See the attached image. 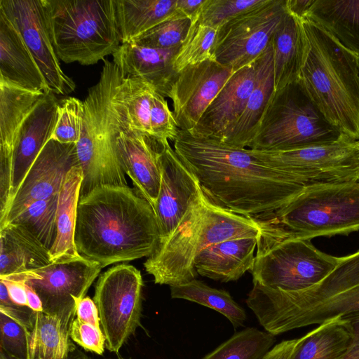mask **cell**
I'll list each match as a JSON object with an SVG mask.
<instances>
[{"instance_id": "8d00e7d4", "label": "cell", "mask_w": 359, "mask_h": 359, "mask_svg": "<svg viewBox=\"0 0 359 359\" xmlns=\"http://www.w3.org/2000/svg\"><path fill=\"white\" fill-rule=\"evenodd\" d=\"M217 29L201 24L198 16L191 20L187 35L173 59L177 72L212 59V50Z\"/></svg>"}, {"instance_id": "2e32d148", "label": "cell", "mask_w": 359, "mask_h": 359, "mask_svg": "<svg viewBox=\"0 0 359 359\" xmlns=\"http://www.w3.org/2000/svg\"><path fill=\"white\" fill-rule=\"evenodd\" d=\"M235 71L210 59L178 74L168 94L180 130L191 132Z\"/></svg>"}, {"instance_id": "b9f144b4", "label": "cell", "mask_w": 359, "mask_h": 359, "mask_svg": "<svg viewBox=\"0 0 359 359\" xmlns=\"http://www.w3.org/2000/svg\"><path fill=\"white\" fill-rule=\"evenodd\" d=\"M150 126L152 137L158 141L174 142L180 130L165 97L155 91L151 99Z\"/></svg>"}, {"instance_id": "60d3db41", "label": "cell", "mask_w": 359, "mask_h": 359, "mask_svg": "<svg viewBox=\"0 0 359 359\" xmlns=\"http://www.w3.org/2000/svg\"><path fill=\"white\" fill-rule=\"evenodd\" d=\"M264 1V0H205L198 18L204 25L218 28L230 19Z\"/></svg>"}, {"instance_id": "d6986e66", "label": "cell", "mask_w": 359, "mask_h": 359, "mask_svg": "<svg viewBox=\"0 0 359 359\" xmlns=\"http://www.w3.org/2000/svg\"><path fill=\"white\" fill-rule=\"evenodd\" d=\"M44 94L0 82V220L11 202L13 156L20 128Z\"/></svg>"}, {"instance_id": "603a6c76", "label": "cell", "mask_w": 359, "mask_h": 359, "mask_svg": "<svg viewBox=\"0 0 359 359\" xmlns=\"http://www.w3.org/2000/svg\"><path fill=\"white\" fill-rule=\"evenodd\" d=\"M58 102L55 94L45 93L20 128L13 156L11 202L33 163L50 140L57 121Z\"/></svg>"}, {"instance_id": "3957f363", "label": "cell", "mask_w": 359, "mask_h": 359, "mask_svg": "<svg viewBox=\"0 0 359 359\" xmlns=\"http://www.w3.org/2000/svg\"><path fill=\"white\" fill-rule=\"evenodd\" d=\"M245 302L274 336L359 312V250L341 257L323 280L306 290L284 291L253 283Z\"/></svg>"}, {"instance_id": "ee69618b", "label": "cell", "mask_w": 359, "mask_h": 359, "mask_svg": "<svg viewBox=\"0 0 359 359\" xmlns=\"http://www.w3.org/2000/svg\"><path fill=\"white\" fill-rule=\"evenodd\" d=\"M70 337L86 351L98 355L104 353L106 337L100 327L74 318L70 325Z\"/></svg>"}, {"instance_id": "277c9868", "label": "cell", "mask_w": 359, "mask_h": 359, "mask_svg": "<svg viewBox=\"0 0 359 359\" xmlns=\"http://www.w3.org/2000/svg\"><path fill=\"white\" fill-rule=\"evenodd\" d=\"M299 80L325 118L359 140V75L357 57L307 19Z\"/></svg>"}, {"instance_id": "7402d4cb", "label": "cell", "mask_w": 359, "mask_h": 359, "mask_svg": "<svg viewBox=\"0 0 359 359\" xmlns=\"http://www.w3.org/2000/svg\"><path fill=\"white\" fill-rule=\"evenodd\" d=\"M180 47L154 48L121 43L112 55V62L123 77L141 81L157 93L168 97L178 74L172 62Z\"/></svg>"}, {"instance_id": "30bf717a", "label": "cell", "mask_w": 359, "mask_h": 359, "mask_svg": "<svg viewBox=\"0 0 359 359\" xmlns=\"http://www.w3.org/2000/svg\"><path fill=\"white\" fill-rule=\"evenodd\" d=\"M252 282L284 291L309 288L323 280L341 257L318 250L309 239L283 236L260 226Z\"/></svg>"}, {"instance_id": "ba28073f", "label": "cell", "mask_w": 359, "mask_h": 359, "mask_svg": "<svg viewBox=\"0 0 359 359\" xmlns=\"http://www.w3.org/2000/svg\"><path fill=\"white\" fill-rule=\"evenodd\" d=\"M255 219L287 238L347 235L359 230V182L306 187L286 205Z\"/></svg>"}, {"instance_id": "8992f818", "label": "cell", "mask_w": 359, "mask_h": 359, "mask_svg": "<svg viewBox=\"0 0 359 359\" xmlns=\"http://www.w3.org/2000/svg\"><path fill=\"white\" fill-rule=\"evenodd\" d=\"M121 79L114 63L104 60L98 82L83 101L82 130L76 144L83 172L80 196L101 185H128L116 149L120 132L131 128L120 92Z\"/></svg>"}, {"instance_id": "bcb514c9", "label": "cell", "mask_w": 359, "mask_h": 359, "mask_svg": "<svg viewBox=\"0 0 359 359\" xmlns=\"http://www.w3.org/2000/svg\"><path fill=\"white\" fill-rule=\"evenodd\" d=\"M7 287L12 302L20 306L28 307L25 284L26 281L16 279H0Z\"/></svg>"}, {"instance_id": "db71d44e", "label": "cell", "mask_w": 359, "mask_h": 359, "mask_svg": "<svg viewBox=\"0 0 359 359\" xmlns=\"http://www.w3.org/2000/svg\"><path fill=\"white\" fill-rule=\"evenodd\" d=\"M0 359H8V358H7V356L3 352H1ZM70 359H85V358L83 357L81 358V357L78 356V355L74 356V354H73V355L71 357Z\"/></svg>"}, {"instance_id": "7dc6e473", "label": "cell", "mask_w": 359, "mask_h": 359, "mask_svg": "<svg viewBox=\"0 0 359 359\" xmlns=\"http://www.w3.org/2000/svg\"><path fill=\"white\" fill-rule=\"evenodd\" d=\"M300 338L284 340L276 344L262 359H290Z\"/></svg>"}, {"instance_id": "d6a6232c", "label": "cell", "mask_w": 359, "mask_h": 359, "mask_svg": "<svg viewBox=\"0 0 359 359\" xmlns=\"http://www.w3.org/2000/svg\"><path fill=\"white\" fill-rule=\"evenodd\" d=\"M352 337V327L346 318L334 319L300 337L290 359H342Z\"/></svg>"}, {"instance_id": "f546056e", "label": "cell", "mask_w": 359, "mask_h": 359, "mask_svg": "<svg viewBox=\"0 0 359 359\" xmlns=\"http://www.w3.org/2000/svg\"><path fill=\"white\" fill-rule=\"evenodd\" d=\"M82 181L81 168L76 165L67 174L59 192L56 237L50 249L51 262L81 257L76 248L74 236Z\"/></svg>"}, {"instance_id": "d4e9b609", "label": "cell", "mask_w": 359, "mask_h": 359, "mask_svg": "<svg viewBox=\"0 0 359 359\" xmlns=\"http://www.w3.org/2000/svg\"><path fill=\"white\" fill-rule=\"evenodd\" d=\"M257 238L230 239L201 251L194 261L197 273L226 283L241 278L255 263Z\"/></svg>"}, {"instance_id": "7a4b0ae2", "label": "cell", "mask_w": 359, "mask_h": 359, "mask_svg": "<svg viewBox=\"0 0 359 359\" xmlns=\"http://www.w3.org/2000/svg\"><path fill=\"white\" fill-rule=\"evenodd\" d=\"M74 242L78 253L99 264L150 257L159 242L152 205L128 185H101L80 196Z\"/></svg>"}, {"instance_id": "7bdbcfd3", "label": "cell", "mask_w": 359, "mask_h": 359, "mask_svg": "<svg viewBox=\"0 0 359 359\" xmlns=\"http://www.w3.org/2000/svg\"><path fill=\"white\" fill-rule=\"evenodd\" d=\"M1 351L13 359H27V338L25 328L0 313Z\"/></svg>"}, {"instance_id": "cb8c5ba5", "label": "cell", "mask_w": 359, "mask_h": 359, "mask_svg": "<svg viewBox=\"0 0 359 359\" xmlns=\"http://www.w3.org/2000/svg\"><path fill=\"white\" fill-rule=\"evenodd\" d=\"M0 82L33 92H51L20 32L1 11Z\"/></svg>"}, {"instance_id": "5b68a950", "label": "cell", "mask_w": 359, "mask_h": 359, "mask_svg": "<svg viewBox=\"0 0 359 359\" xmlns=\"http://www.w3.org/2000/svg\"><path fill=\"white\" fill-rule=\"evenodd\" d=\"M260 233L255 219L214 204L202 191L175 233L157 246L144 266L156 284H184L196 278L194 261L201 251L230 239L257 238Z\"/></svg>"}, {"instance_id": "e0dca14e", "label": "cell", "mask_w": 359, "mask_h": 359, "mask_svg": "<svg viewBox=\"0 0 359 359\" xmlns=\"http://www.w3.org/2000/svg\"><path fill=\"white\" fill-rule=\"evenodd\" d=\"M159 142L161 182L154 207L159 230L158 245L175 233L191 203L202 192L198 180L170 147L169 141Z\"/></svg>"}, {"instance_id": "836d02e7", "label": "cell", "mask_w": 359, "mask_h": 359, "mask_svg": "<svg viewBox=\"0 0 359 359\" xmlns=\"http://www.w3.org/2000/svg\"><path fill=\"white\" fill-rule=\"evenodd\" d=\"M172 299H182L213 309L224 316L236 329L247 319L245 311L229 292L211 287L196 278L181 285L170 286Z\"/></svg>"}, {"instance_id": "5bb4252c", "label": "cell", "mask_w": 359, "mask_h": 359, "mask_svg": "<svg viewBox=\"0 0 359 359\" xmlns=\"http://www.w3.org/2000/svg\"><path fill=\"white\" fill-rule=\"evenodd\" d=\"M0 11L20 32L49 90L55 95L73 92L76 85L60 67L43 0H0Z\"/></svg>"}, {"instance_id": "4fadbf2b", "label": "cell", "mask_w": 359, "mask_h": 359, "mask_svg": "<svg viewBox=\"0 0 359 359\" xmlns=\"http://www.w3.org/2000/svg\"><path fill=\"white\" fill-rule=\"evenodd\" d=\"M286 0H264L217 29L212 59L235 72L253 63L266 49L287 12Z\"/></svg>"}, {"instance_id": "4316f807", "label": "cell", "mask_w": 359, "mask_h": 359, "mask_svg": "<svg viewBox=\"0 0 359 359\" xmlns=\"http://www.w3.org/2000/svg\"><path fill=\"white\" fill-rule=\"evenodd\" d=\"M0 278L25 273L51 263L50 251L21 226L0 228Z\"/></svg>"}, {"instance_id": "8fae6325", "label": "cell", "mask_w": 359, "mask_h": 359, "mask_svg": "<svg viewBox=\"0 0 359 359\" xmlns=\"http://www.w3.org/2000/svg\"><path fill=\"white\" fill-rule=\"evenodd\" d=\"M250 150L264 163L305 188L359 182V140L349 136L280 150Z\"/></svg>"}, {"instance_id": "44dd1931", "label": "cell", "mask_w": 359, "mask_h": 359, "mask_svg": "<svg viewBox=\"0 0 359 359\" xmlns=\"http://www.w3.org/2000/svg\"><path fill=\"white\" fill-rule=\"evenodd\" d=\"M121 167L136 189L155 206L161 182L160 142L131 128L121 130L116 138Z\"/></svg>"}, {"instance_id": "f6af8a7d", "label": "cell", "mask_w": 359, "mask_h": 359, "mask_svg": "<svg viewBox=\"0 0 359 359\" xmlns=\"http://www.w3.org/2000/svg\"><path fill=\"white\" fill-rule=\"evenodd\" d=\"M76 316L80 320L100 327L99 312L93 299L85 297L81 299L76 306Z\"/></svg>"}, {"instance_id": "7c38bea8", "label": "cell", "mask_w": 359, "mask_h": 359, "mask_svg": "<svg viewBox=\"0 0 359 359\" xmlns=\"http://www.w3.org/2000/svg\"><path fill=\"white\" fill-rule=\"evenodd\" d=\"M143 280L133 265L120 264L98 278L93 297L107 348L118 353L140 325Z\"/></svg>"}, {"instance_id": "1f68e13d", "label": "cell", "mask_w": 359, "mask_h": 359, "mask_svg": "<svg viewBox=\"0 0 359 359\" xmlns=\"http://www.w3.org/2000/svg\"><path fill=\"white\" fill-rule=\"evenodd\" d=\"M114 1L121 43L132 42L168 19L184 15L177 8V0Z\"/></svg>"}, {"instance_id": "6da1fadb", "label": "cell", "mask_w": 359, "mask_h": 359, "mask_svg": "<svg viewBox=\"0 0 359 359\" xmlns=\"http://www.w3.org/2000/svg\"><path fill=\"white\" fill-rule=\"evenodd\" d=\"M174 150L214 204L258 219L286 205L305 187L264 163L250 149L180 130Z\"/></svg>"}, {"instance_id": "52a82bcc", "label": "cell", "mask_w": 359, "mask_h": 359, "mask_svg": "<svg viewBox=\"0 0 359 359\" xmlns=\"http://www.w3.org/2000/svg\"><path fill=\"white\" fill-rule=\"evenodd\" d=\"M53 45L65 63L90 65L121 44L114 0H43Z\"/></svg>"}, {"instance_id": "816d5d0a", "label": "cell", "mask_w": 359, "mask_h": 359, "mask_svg": "<svg viewBox=\"0 0 359 359\" xmlns=\"http://www.w3.org/2000/svg\"><path fill=\"white\" fill-rule=\"evenodd\" d=\"M28 307L34 311H43V304L41 298L28 283L25 284Z\"/></svg>"}, {"instance_id": "e575fe53", "label": "cell", "mask_w": 359, "mask_h": 359, "mask_svg": "<svg viewBox=\"0 0 359 359\" xmlns=\"http://www.w3.org/2000/svg\"><path fill=\"white\" fill-rule=\"evenodd\" d=\"M276 336L256 327L236 332L202 359H262L273 346Z\"/></svg>"}, {"instance_id": "ab89813d", "label": "cell", "mask_w": 359, "mask_h": 359, "mask_svg": "<svg viewBox=\"0 0 359 359\" xmlns=\"http://www.w3.org/2000/svg\"><path fill=\"white\" fill-rule=\"evenodd\" d=\"M83 115V101L74 97L60 100L57 121L50 140L62 144H76L81 133Z\"/></svg>"}, {"instance_id": "74e56055", "label": "cell", "mask_w": 359, "mask_h": 359, "mask_svg": "<svg viewBox=\"0 0 359 359\" xmlns=\"http://www.w3.org/2000/svg\"><path fill=\"white\" fill-rule=\"evenodd\" d=\"M120 92L131 128L152 137L150 114L154 90L141 81L122 76Z\"/></svg>"}, {"instance_id": "c3c4849f", "label": "cell", "mask_w": 359, "mask_h": 359, "mask_svg": "<svg viewBox=\"0 0 359 359\" xmlns=\"http://www.w3.org/2000/svg\"><path fill=\"white\" fill-rule=\"evenodd\" d=\"M343 317L349 320L352 327L353 337L342 359H359V312Z\"/></svg>"}, {"instance_id": "9c48e42d", "label": "cell", "mask_w": 359, "mask_h": 359, "mask_svg": "<svg viewBox=\"0 0 359 359\" xmlns=\"http://www.w3.org/2000/svg\"><path fill=\"white\" fill-rule=\"evenodd\" d=\"M346 136L325 118L298 79L273 93L248 149L280 150L332 142Z\"/></svg>"}, {"instance_id": "484cf974", "label": "cell", "mask_w": 359, "mask_h": 359, "mask_svg": "<svg viewBox=\"0 0 359 359\" xmlns=\"http://www.w3.org/2000/svg\"><path fill=\"white\" fill-rule=\"evenodd\" d=\"M75 316V313L32 311L25 329L27 359H70L76 349L70 337V325Z\"/></svg>"}, {"instance_id": "f907efd6", "label": "cell", "mask_w": 359, "mask_h": 359, "mask_svg": "<svg viewBox=\"0 0 359 359\" xmlns=\"http://www.w3.org/2000/svg\"><path fill=\"white\" fill-rule=\"evenodd\" d=\"M205 0H177V8L184 16L192 20L200 13Z\"/></svg>"}, {"instance_id": "681fc988", "label": "cell", "mask_w": 359, "mask_h": 359, "mask_svg": "<svg viewBox=\"0 0 359 359\" xmlns=\"http://www.w3.org/2000/svg\"><path fill=\"white\" fill-rule=\"evenodd\" d=\"M315 0H286L287 11L299 20L306 18Z\"/></svg>"}, {"instance_id": "f1b7e54d", "label": "cell", "mask_w": 359, "mask_h": 359, "mask_svg": "<svg viewBox=\"0 0 359 359\" xmlns=\"http://www.w3.org/2000/svg\"><path fill=\"white\" fill-rule=\"evenodd\" d=\"M271 43L276 92L299 79L305 48L301 20L287 11L276 29Z\"/></svg>"}, {"instance_id": "ac0fdd59", "label": "cell", "mask_w": 359, "mask_h": 359, "mask_svg": "<svg viewBox=\"0 0 359 359\" xmlns=\"http://www.w3.org/2000/svg\"><path fill=\"white\" fill-rule=\"evenodd\" d=\"M76 165H80L76 144L48 140L14 195L0 228L34 202L58 194L67 174Z\"/></svg>"}, {"instance_id": "4dcf8cb0", "label": "cell", "mask_w": 359, "mask_h": 359, "mask_svg": "<svg viewBox=\"0 0 359 359\" xmlns=\"http://www.w3.org/2000/svg\"><path fill=\"white\" fill-rule=\"evenodd\" d=\"M274 93L273 51L270 43L256 60L254 88L228 144L248 147L261 116Z\"/></svg>"}, {"instance_id": "ffe728a7", "label": "cell", "mask_w": 359, "mask_h": 359, "mask_svg": "<svg viewBox=\"0 0 359 359\" xmlns=\"http://www.w3.org/2000/svg\"><path fill=\"white\" fill-rule=\"evenodd\" d=\"M255 75L256 60L235 72L189 133L229 143L254 88Z\"/></svg>"}, {"instance_id": "11a10c76", "label": "cell", "mask_w": 359, "mask_h": 359, "mask_svg": "<svg viewBox=\"0 0 359 359\" xmlns=\"http://www.w3.org/2000/svg\"><path fill=\"white\" fill-rule=\"evenodd\" d=\"M357 63H358V75H359V57H357Z\"/></svg>"}, {"instance_id": "d590c367", "label": "cell", "mask_w": 359, "mask_h": 359, "mask_svg": "<svg viewBox=\"0 0 359 359\" xmlns=\"http://www.w3.org/2000/svg\"><path fill=\"white\" fill-rule=\"evenodd\" d=\"M58 194L34 202L8 222L29 231L49 251L56 237Z\"/></svg>"}, {"instance_id": "f35d334b", "label": "cell", "mask_w": 359, "mask_h": 359, "mask_svg": "<svg viewBox=\"0 0 359 359\" xmlns=\"http://www.w3.org/2000/svg\"><path fill=\"white\" fill-rule=\"evenodd\" d=\"M191 23V20L187 17L177 15L158 24L130 43L154 48L180 47L187 35Z\"/></svg>"}, {"instance_id": "9a60e30c", "label": "cell", "mask_w": 359, "mask_h": 359, "mask_svg": "<svg viewBox=\"0 0 359 359\" xmlns=\"http://www.w3.org/2000/svg\"><path fill=\"white\" fill-rule=\"evenodd\" d=\"M102 266L83 257L51 262L29 271V284L49 314L76 313L78 302L101 271Z\"/></svg>"}, {"instance_id": "83f0119b", "label": "cell", "mask_w": 359, "mask_h": 359, "mask_svg": "<svg viewBox=\"0 0 359 359\" xmlns=\"http://www.w3.org/2000/svg\"><path fill=\"white\" fill-rule=\"evenodd\" d=\"M304 19L359 57V0H315Z\"/></svg>"}, {"instance_id": "f5cc1de1", "label": "cell", "mask_w": 359, "mask_h": 359, "mask_svg": "<svg viewBox=\"0 0 359 359\" xmlns=\"http://www.w3.org/2000/svg\"><path fill=\"white\" fill-rule=\"evenodd\" d=\"M14 304L10 298L6 286L0 280V305L10 306Z\"/></svg>"}]
</instances>
